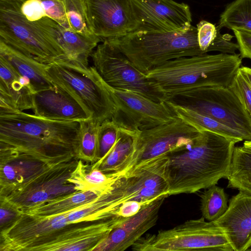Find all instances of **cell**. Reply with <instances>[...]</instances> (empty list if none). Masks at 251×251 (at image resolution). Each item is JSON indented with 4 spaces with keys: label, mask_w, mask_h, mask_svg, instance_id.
<instances>
[{
    "label": "cell",
    "mask_w": 251,
    "mask_h": 251,
    "mask_svg": "<svg viewBox=\"0 0 251 251\" xmlns=\"http://www.w3.org/2000/svg\"><path fill=\"white\" fill-rule=\"evenodd\" d=\"M236 143L202 131L190 148L168 154L164 177L169 196L194 193L226 178Z\"/></svg>",
    "instance_id": "6da1fadb"
},
{
    "label": "cell",
    "mask_w": 251,
    "mask_h": 251,
    "mask_svg": "<svg viewBox=\"0 0 251 251\" xmlns=\"http://www.w3.org/2000/svg\"><path fill=\"white\" fill-rule=\"evenodd\" d=\"M79 122L50 120L0 108V148L66 162L75 158Z\"/></svg>",
    "instance_id": "7a4b0ae2"
},
{
    "label": "cell",
    "mask_w": 251,
    "mask_h": 251,
    "mask_svg": "<svg viewBox=\"0 0 251 251\" xmlns=\"http://www.w3.org/2000/svg\"><path fill=\"white\" fill-rule=\"evenodd\" d=\"M240 54L207 53L176 58L147 72L164 101L207 87H228L242 64Z\"/></svg>",
    "instance_id": "3957f363"
},
{
    "label": "cell",
    "mask_w": 251,
    "mask_h": 251,
    "mask_svg": "<svg viewBox=\"0 0 251 251\" xmlns=\"http://www.w3.org/2000/svg\"><path fill=\"white\" fill-rule=\"evenodd\" d=\"M106 39L144 74L169 61L206 53L199 47L197 27L192 25L184 32L138 29Z\"/></svg>",
    "instance_id": "277c9868"
},
{
    "label": "cell",
    "mask_w": 251,
    "mask_h": 251,
    "mask_svg": "<svg viewBox=\"0 0 251 251\" xmlns=\"http://www.w3.org/2000/svg\"><path fill=\"white\" fill-rule=\"evenodd\" d=\"M167 155L151 160L127 175L113 177L104 190L91 203L94 215L100 219L117 216L125 202L136 201L149 203L158 196L168 194L164 171Z\"/></svg>",
    "instance_id": "5b68a950"
},
{
    "label": "cell",
    "mask_w": 251,
    "mask_h": 251,
    "mask_svg": "<svg viewBox=\"0 0 251 251\" xmlns=\"http://www.w3.org/2000/svg\"><path fill=\"white\" fill-rule=\"evenodd\" d=\"M47 75L52 84L74 98L100 124L111 119L115 105L106 83L93 66L85 67L68 59L47 64Z\"/></svg>",
    "instance_id": "8992f818"
},
{
    "label": "cell",
    "mask_w": 251,
    "mask_h": 251,
    "mask_svg": "<svg viewBox=\"0 0 251 251\" xmlns=\"http://www.w3.org/2000/svg\"><path fill=\"white\" fill-rule=\"evenodd\" d=\"M25 0H0V40L45 64L68 59L40 20L30 21L22 14Z\"/></svg>",
    "instance_id": "52a82bcc"
},
{
    "label": "cell",
    "mask_w": 251,
    "mask_h": 251,
    "mask_svg": "<svg viewBox=\"0 0 251 251\" xmlns=\"http://www.w3.org/2000/svg\"><path fill=\"white\" fill-rule=\"evenodd\" d=\"M131 247L136 251H234L222 228L202 216L142 236Z\"/></svg>",
    "instance_id": "ba28073f"
},
{
    "label": "cell",
    "mask_w": 251,
    "mask_h": 251,
    "mask_svg": "<svg viewBox=\"0 0 251 251\" xmlns=\"http://www.w3.org/2000/svg\"><path fill=\"white\" fill-rule=\"evenodd\" d=\"M201 131L177 117L138 133L133 151L116 176L127 175L158 157L190 148Z\"/></svg>",
    "instance_id": "9c48e42d"
},
{
    "label": "cell",
    "mask_w": 251,
    "mask_h": 251,
    "mask_svg": "<svg viewBox=\"0 0 251 251\" xmlns=\"http://www.w3.org/2000/svg\"><path fill=\"white\" fill-rule=\"evenodd\" d=\"M167 100L208 116L240 132L245 141H251V116L229 87L200 88Z\"/></svg>",
    "instance_id": "30bf717a"
},
{
    "label": "cell",
    "mask_w": 251,
    "mask_h": 251,
    "mask_svg": "<svg viewBox=\"0 0 251 251\" xmlns=\"http://www.w3.org/2000/svg\"><path fill=\"white\" fill-rule=\"evenodd\" d=\"M78 160L73 159L52 165L26 183L0 194L22 211L39 204L78 192L70 180Z\"/></svg>",
    "instance_id": "8fae6325"
},
{
    "label": "cell",
    "mask_w": 251,
    "mask_h": 251,
    "mask_svg": "<svg viewBox=\"0 0 251 251\" xmlns=\"http://www.w3.org/2000/svg\"><path fill=\"white\" fill-rule=\"evenodd\" d=\"M90 57L93 66L109 86L134 91L157 102L164 101L146 75L107 40L98 45Z\"/></svg>",
    "instance_id": "7c38bea8"
},
{
    "label": "cell",
    "mask_w": 251,
    "mask_h": 251,
    "mask_svg": "<svg viewBox=\"0 0 251 251\" xmlns=\"http://www.w3.org/2000/svg\"><path fill=\"white\" fill-rule=\"evenodd\" d=\"M106 85L115 105L111 120L120 127L139 132L177 117L165 101L157 102L134 91Z\"/></svg>",
    "instance_id": "4fadbf2b"
},
{
    "label": "cell",
    "mask_w": 251,
    "mask_h": 251,
    "mask_svg": "<svg viewBox=\"0 0 251 251\" xmlns=\"http://www.w3.org/2000/svg\"><path fill=\"white\" fill-rule=\"evenodd\" d=\"M68 213L42 216L22 213L13 225L0 232V251H32L73 224L69 222Z\"/></svg>",
    "instance_id": "5bb4252c"
},
{
    "label": "cell",
    "mask_w": 251,
    "mask_h": 251,
    "mask_svg": "<svg viewBox=\"0 0 251 251\" xmlns=\"http://www.w3.org/2000/svg\"><path fill=\"white\" fill-rule=\"evenodd\" d=\"M88 27L103 41L139 28L131 0H82Z\"/></svg>",
    "instance_id": "9a60e30c"
},
{
    "label": "cell",
    "mask_w": 251,
    "mask_h": 251,
    "mask_svg": "<svg viewBox=\"0 0 251 251\" xmlns=\"http://www.w3.org/2000/svg\"><path fill=\"white\" fill-rule=\"evenodd\" d=\"M139 29L184 32L192 26L189 6L173 0H131Z\"/></svg>",
    "instance_id": "2e32d148"
},
{
    "label": "cell",
    "mask_w": 251,
    "mask_h": 251,
    "mask_svg": "<svg viewBox=\"0 0 251 251\" xmlns=\"http://www.w3.org/2000/svg\"><path fill=\"white\" fill-rule=\"evenodd\" d=\"M126 218L113 217L90 222L73 223L63 228L49 242L32 251H93Z\"/></svg>",
    "instance_id": "e0dca14e"
},
{
    "label": "cell",
    "mask_w": 251,
    "mask_h": 251,
    "mask_svg": "<svg viewBox=\"0 0 251 251\" xmlns=\"http://www.w3.org/2000/svg\"><path fill=\"white\" fill-rule=\"evenodd\" d=\"M168 196V194L158 196L144 205L137 214L126 218L93 251H123L132 247L155 225L160 207Z\"/></svg>",
    "instance_id": "ac0fdd59"
},
{
    "label": "cell",
    "mask_w": 251,
    "mask_h": 251,
    "mask_svg": "<svg viewBox=\"0 0 251 251\" xmlns=\"http://www.w3.org/2000/svg\"><path fill=\"white\" fill-rule=\"evenodd\" d=\"M63 162L0 148V194L19 187L53 164Z\"/></svg>",
    "instance_id": "d6986e66"
},
{
    "label": "cell",
    "mask_w": 251,
    "mask_h": 251,
    "mask_svg": "<svg viewBox=\"0 0 251 251\" xmlns=\"http://www.w3.org/2000/svg\"><path fill=\"white\" fill-rule=\"evenodd\" d=\"M214 221L234 251H247L251 245V195L239 191L230 200L225 213Z\"/></svg>",
    "instance_id": "ffe728a7"
},
{
    "label": "cell",
    "mask_w": 251,
    "mask_h": 251,
    "mask_svg": "<svg viewBox=\"0 0 251 251\" xmlns=\"http://www.w3.org/2000/svg\"><path fill=\"white\" fill-rule=\"evenodd\" d=\"M32 110L38 117L54 121L79 122L90 118L74 98L55 85L33 94Z\"/></svg>",
    "instance_id": "44dd1931"
},
{
    "label": "cell",
    "mask_w": 251,
    "mask_h": 251,
    "mask_svg": "<svg viewBox=\"0 0 251 251\" xmlns=\"http://www.w3.org/2000/svg\"><path fill=\"white\" fill-rule=\"evenodd\" d=\"M35 91L30 81L0 56V108L32 109Z\"/></svg>",
    "instance_id": "7402d4cb"
},
{
    "label": "cell",
    "mask_w": 251,
    "mask_h": 251,
    "mask_svg": "<svg viewBox=\"0 0 251 251\" xmlns=\"http://www.w3.org/2000/svg\"><path fill=\"white\" fill-rule=\"evenodd\" d=\"M43 23L62 47L69 60L89 66V57L98 43L103 41L101 38L89 37L67 29L48 17L43 19Z\"/></svg>",
    "instance_id": "603a6c76"
},
{
    "label": "cell",
    "mask_w": 251,
    "mask_h": 251,
    "mask_svg": "<svg viewBox=\"0 0 251 251\" xmlns=\"http://www.w3.org/2000/svg\"><path fill=\"white\" fill-rule=\"evenodd\" d=\"M0 56L29 79L35 92L54 86L47 76V64L42 63L0 40Z\"/></svg>",
    "instance_id": "cb8c5ba5"
},
{
    "label": "cell",
    "mask_w": 251,
    "mask_h": 251,
    "mask_svg": "<svg viewBox=\"0 0 251 251\" xmlns=\"http://www.w3.org/2000/svg\"><path fill=\"white\" fill-rule=\"evenodd\" d=\"M165 101L173 109L178 118L199 131L213 132L237 142L245 140L238 131L208 116L170 100Z\"/></svg>",
    "instance_id": "d4e9b609"
},
{
    "label": "cell",
    "mask_w": 251,
    "mask_h": 251,
    "mask_svg": "<svg viewBox=\"0 0 251 251\" xmlns=\"http://www.w3.org/2000/svg\"><path fill=\"white\" fill-rule=\"evenodd\" d=\"M103 191H80L21 211L22 213L51 216L69 213L97 198Z\"/></svg>",
    "instance_id": "484cf974"
},
{
    "label": "cell",
    "mask_w": 251,
    "mask_h": 251,
    "mask_svg": "<svg viewBox=\"0 0 251 251\" xmlns=\"http://www.w3.org/2000/svg\"><path fill=\"white\" fill-rule=\"evenodd\" d=\"M139 132L119 127L115 144L100 161L91 164L105 174L116 173L132 152Z\"/></svg>",
    "instance_id": "4316f807"
},
{
    "label": "cell",
    "mask_w": 251,
    "mask_h": 251,
    "mask_svg": "<svg viewBox=\"0 0 251 251\" xmlns=\"http://www.w3.org/2000/svg\"><path fill=\"white\" fill-rule=\"evenodd\" d=\"M226 178L228 188L251 195V149L235 147Z\"/></svg>",
    "instance_id": "83f0119b"
},
{
    "label": "cell",
    "mask_w": 251,
    "mask_h": 251,
    "mask_svg": "<svg viewBox=\"0 0 251 251\" xmlns=\"http://www.w3.org/2000/svg\"><path fill=\"white\" fill-rule=\"evenodd\" d=\"M112 177L111 173L105 174L91 164H85L83 161L78 160L69 180L78 191H104Z\"/></svg>",
    "instance_id": "f1b7e54d"
},
{
    "label": "cell",
    "mask_w": 251,
    "mask_h": 251,
    "mask_svg": "<svg viewBox=\"0 0 251 251\" xmlns=\"http://www.w3.org/2000/svg\"><path fill=\"white\" fill-rule=\"evenodd\" d=\"M79 123L75 156L78 160L92 164L98 161V135L100 124L91 118L80 121Z\"/></svg>",
    "instance_id": "f546056e"
},
{
    "label": "cell",
    "mask_w": 251,
    "mask_h": 251,
    "mask_svg": "<svg viewBox=\"0 0 251 251\" xmlns=\"http://www.w3.org/2000/svg\"><path fill=\"white\" fill-rule=\"evenodd\" d=\"M251 32V0H235L220 15L218 28Z\"/></svg>",
    "instance_id": "4dcf8cb0"
},
{
    "label": "cell",
    "mask_w": 251,
    "mask_h": 251,
    "mask_svg": "<svg viewBox=\"0 0 251 251\" xmlns=\"http://www.w3.org/2000/svg\"><path fill=\"white\" fill-rule=\"evenodd\" d=\"M201 211L202 217L213 221L223 215L228 208L227 196L223 188L214 185L201 196Z\"/></svg>",
    "instance_id": "1f68e13d"
},
{
    "label": "cell",
    "mask_w": 251,
    "mask_h": 251,
    "mask_svg": "<svg viewBox=\"0 0 251 251\" xmlns=\"http://www.w3.org/2000/svg\"><path fill=\"white\" fill-rule=\"evenodd\" d=\"M62 0L71 30L89 37H99L88 27L82 0Z\"/></svg>",
    "instance_id": "d6a6232c"
},
{
    "label": "cell",
    "mask_w": 251,
    "mask_h": 251,
    "mask_svg": "<svg viewBox=\"0 0 251 251\" xmlns=\"http://www.w3.org/2000/svg\"><path fill=\"white\" fill-rule=\"evenodd\" d=\"M119 131V126L111 119L105 120L100 125L97 144L98 161L103 159L113 147Z\"/></svg>",
    "instance_id": "836d02e7"
},
{
    "label": "cell",
    "mask_w": 251,
    "mask_h": 251,
    "mask_svg": "<svg viewBox=\"0 0 251 251\" xmlns=\"http://www.w3.org/2000/svg\"><path fill=\"white\" fill-rule=\"evenodd\" d=\"M228 87L251 116V86L239 69Z\"/></svg>",
    "instance_id": "e575fe53"
},
{
    "label": "cell",
    "mask_w": 251,
    "mask_h": 251,
    "mask_svg": "<svg viewBox=\"0 0 251 251\" xmlns=\"http://www.w3.org/2000/svg\"><path fill=\"white\" fill-rule=\"evenodd\" d=\"M197 28L198 42L201 50L204 53L209 52L219 29L213 24L204 20L197 24Z\"/></svg>",
    "instance_id": "d590c367"
},
{
    "label": "cell",
    "mask_w": 251,
    "mask_h": 251,
    "mask_svg": "<svg viewBox=\"0 0 251 251\" xmlns=\"http://www.w3.org/2000/svg\"><path fill=\"white\" fill-rule=\"evenodd\" d=\"M46 17L60 25L71 30L62 0H41Z\"/></svg>",
    "instance_id": "8d00e7d4"
},
{
    "label": "cell",
    "mask_w": 251,
    "mask_h": 251,
    "mask_svg": "<svg viewBox=\"0 0 251 251\" xmlns=\"http://www.w3.org/2000/svg\"><path fill=\"white\" fill-rule=\"evenodd\" d=\"M0 228L5 230L13 225L21 217L22 212L8 201L0 199Z\"/></svg>",
    "instance_id": "74e56055"
},
{
    "label": "cell",
    "mask_w": 251,
    "mask_h": 251,
    "mask_svg": "<svg viewBox=\"0 0 251 251\" xmlns=\"http://www.w3.org/2000/svg\"><path fill=\"white\" fill-rule=\"evenodd\" d=\"M21 12L30 21H38L46 17L41 0H26L22 4Z\"/></svg>",
    "instance_id": "f35d334b"
},
{
    "label": "cell",
    "mask_w": 251,
    "mask_h": 251,
    "mask_svg": "<svg viewBox=\"0 0 251 251\" xmlns=\"http://www.w3.org/2000/svg\"><path fill=\"white\" fill-rule=\"evenodd\" d=\"M233 31L237 40L240 57L251 60V32L244 30Z\"/></svg>",
    "instance_id": "ab89813d"
},
{
    "label": "cell",
    "mask_w": 251,
    "mask_h": 251,
    "mask_svg": "<svg viewBox=\"0 0 251 251\" xmlns=\"http://www.w3.org/2000/svg\"><path fill=\"white\" fill-rule=\"evenodd\" d=\"M148 203H144L136 201H130L125 202L120 207L117 217L126 218L137 214L142 207Z\"/></svg>",
    "instance_id": "60d3db41"
},
{
    "label": "cell",
    "mask_w": 251,
    "mask_h": 251,
    "mask_svg": "<svg viewBox=\"0 0 251 251\" xmlns=\"http://www.w3.org/2000/svg\"><path fill=\"white\" fill-rule=\"evenodd\" d=\"M243 75L251 86V68L241 67L239 69Z\"/></svg>",
    "instance_id": "b9f144b4"
},
{
    "label": "cell",
    "mask_w": 251,
    "mask_h": 251,
    "mask_svg": "<svg viewBox=\"0 0 251 251\" xmlns=\"http://www.w3.org/2000/svg\"><path fill=\"white\" fill-rule=\"evenodd\" d=\"M243 146L251 149V141H245Z\"/></svg>",
    "instance_id": "7bdbcfd3"
},
{
    "label": "cell",
    "mask_w": 251,
    "mask_h": 251,
    "mask_svg": "<svg viewBox=\"0 0 251 251\" xmlns=\"http://www.w3.org/2000/svg\"><path fill=\"white\" fill-rule=\"evenodd\" d=\"M247 251H251V245L249 247Z\"/></svg>",
    "instance_id": "ee69618b"
}]
</instances>
